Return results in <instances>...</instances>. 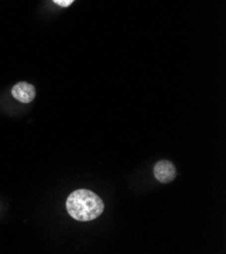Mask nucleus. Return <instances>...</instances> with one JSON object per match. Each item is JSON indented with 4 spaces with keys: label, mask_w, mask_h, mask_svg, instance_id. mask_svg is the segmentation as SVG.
<instances>
[{
    "label": "nucleus",
    "mask_w": 226,
    "mask_h": 254,
    "mask_svg": "<svg viewBox=\"0 0 226 254\" xmlns=\"http://www.w3.org/2000/svg\"><path fill=\"white\" fill-rule=\"evenodd\" d=\"M66 208L69 215L80 222L92 221L104 212V201L88 190H77L67 198Z\"/></svg>",
    "instance_id": "obj_1"
},
{
    "label": "nucleus",
    "mask_w": 226,
    "mask_h": 254,
    "mask_svg": "<svg viewBox=\"0 0 226 254\" xmlns=\"http://www.w3.org/2000/svg\"><path fill=\"white\" fill-rule=\"evenodd\" d=\"M177 175L174 165L168 160H161L154 165V176L155 179L162 183L167 184L172 182Z\"/></svg>",
    "instance_id": "obj_2"
},
{
    "label": "nucleus",
    "mask_w": 226,
    "mask_h": 254,
    "mask_svg": "<svg viewBox=\"0 0 226 254\" xmlns=\"http://www.w3.org/2000/svg\"><path fill=\"white\" fill-rule=\"evenodd\" d=\"M11 93L13 97L20 103L29 104L34 100L36 96V89L28 82H18L12 87Z\"/></svg>",
    "instance_id": "obj_3"
},
{
    "label": "nucleus",
    "mask_w": 226,
    "mask_h": 254,
    "mask_svg": "<svg viewBox=\"0 0 226 254\" xmlns=\"http://www.w3.org/2000/svg\"><path fill=\"white\" fill-rule=\"evenodd\" d=\"M53 1L58 4L59 6H62V7H67L69 6L74 0H53Z\"/></svg>",
    "instance_id": "obj_4"
}]
</instances>
